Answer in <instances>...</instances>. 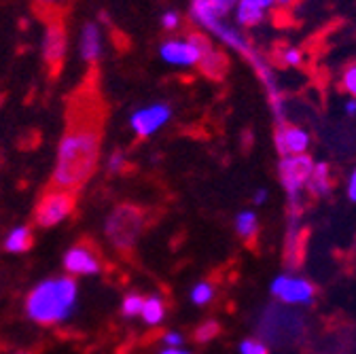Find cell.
<instances>
[{
    "mask_svg": "<svg viewBox=\"0 0 356 354\" xmlns=\"http://www.w3.org/2000/svg\"><path fill=\"white\" fill-rule=\"evenodd\" d=\"M102 159V129L100 119L87 111L72 117L56 149L51 172V187L70 193L81 191L98 172Z\"/></svg>",
    "mask_w": 356,
    "mask_h": 354,
    "instance_id": "obj_1",
    "label": "cell"
},
{
    "mask_svg": "<svg viewBox=\"0 0 356 354\" xmlns=\"http://www.w3.org/2000/svg\"><path fill=\"white\" fill-rule=\"evenodd\" d=\"M79 282L68 274L38 280L26 295V316L38 327L66 325L79 309Z\"/></svg>",
    "mask_w": 356,
    "mask_h": 354,
    "instance_id": "obj_2",
    "label": "cell"
},
{
    "mask_svg": "<svg viewBox=\"0 0 356 354\" xmlns=\"http://www.w3.org/2000/svg\"><path fill=\"white\" fill-rule=\"evenodd\" d=\"M147 230V212L136 204L115 206L102 225V236L117 252H131Z\"/></svg>",
    "mask_w": 356,
    "mask_h": 354,
    "instance_id": "obj_3",
    "label": "cell"
},
{
    "mask_svg": "<svg viewBox=\"0 0 356 354\" xmlns=\"http://www.w3.org/2000/svg\"><path fill=\"white\" fill-rule=\"evenodd\" d=\"M210 36L202 30L189 32L187 36H170L159 45V58L168 66H178V68H195L200 66V60L204 54L212 49Z\"/></svg>",
    "mask_w": 356,
    "mask_h": 354,
    "instance_id": "obj_4",
    "label": "cell"
},
{
    "mask_svg": "<svg viewBox=\"0 0 356 354\" xmlns=\"http://www.w3.org/2000/svg\"><path fill=\"white\" fill-rule=\"evenodd\" d=\"M76 206V193L49 187L34 206V225L40 230H54L72 216Z\"/></svg>",
    "mask_w": 356,
    "mask_h": 354,
    "instance_id": "obj_5",
    "label": "cell"
},
{
    "mask_svg": "<svg viewBox=\"0 0 356 354\" xmlns=\"http://www.w3.org/2000/svg\"><path fill=\"white\" fill-rule=\"evenodd\" d=\"M62 268L72 278H94L102 274V257L100 252L87 242H79L68 246L62 257Z\"/></svg>",
    "mask_w": 356,
    "mask_h": 354,
    "instance_id": "obj_6",
    "label": "cell"
},
{
    "mask_svg": "<svg viewBox=\"0 0 356 354\" xmlns=\"http://www.w3.org/2000/svg\"><path fill=\"white\" fill-rule=\"evenodd\" d=\"M314 166H316V161L312 159L307 153L280 157V161H278V179H280V185L284 187L286 195L303 193Z\"/></svg>",
    "mask_w": 356,
    "mask_h": 354,
    "instance_id": "obj_7",
    "label": "cell"
},
{
    "mask_svg": "<svg viewBox=\"0 0 356 354\" xmlns=\"http://www.w3.org/2000/svg\"><path fill=\"white\" fill-rule=\"evenodd\" d=\"M172 119V106L168 102H151L129 115V127L138 138H151L161 131Z\"/></svg>",
    "mask_w": 356,
    "mask_h": 354,
    "instance_id": "obj_8",
    "label": "cell"
},
{
    "mask_svg": "<svg viewBox=\"0 0 356 354\" xmlns=\"http://www.w3.org/2000/svg\"><path fill=\"white\" fill-rule=\"evenodd\" d=\"M270 291L284 305H307L314 301V295H316L314 284L297 276H289V274L276 276L274 282L270 284Z\"/></svg>",
    "mask_w": 356,
    "mask_h": 354,
    "instance_id": "obj_9",
    "label": "cell"
},
{
    "mask_svg": "<svg viewBox=\"0 0 356 354\" xmlns=\"http://www.w3.org/2000/svg\"><path fill=\"white\" fill-rule=\"evenodd\" d=\"M303 212H289L286 218V238H284V265L289 270H299L305 259L307 230L301 223Z\"/></svg>",
    "mask_w": 356,
    "mask_h": 354,
    "instance_id": "obj_10",
    "label": "cell"
},
{
    "mask_svg": "<svg viewBox=\"0 0 356 354\" xmlns=\"http://www.w3.org/2000/svg\"><path fill=\"white\" fill-rule=\"evenodd\" d=\"M68 54V32L60 19H51L44 26L42 38H40V56L47 62V66L58 68Z\"/></svg>",
    "mask_w": 356,
    "mask_h": 354,
    "instance_id": "obj_11",
    "label": "cell"
},
{
    "mask_svg": "<svg viewBox=\"0 0 356 354\" xmlns=\"http://www.w3.org/2000/svg\"><path fill=\"white\" fill-rule=\"evenodd\" d=\"M274 147H276V151H278L280 157L307 153V149H309V134H307L303 127L293 125L289 121L276 123V129H274Z\"/></svg>",
    "mask_w": 356,
    "mask_h": 354,
    "instance_id": "obj_12",
    "label": "cell"
},
{
    "mask_svg": "<svg viewBox=\"0 0 356 354\" xmlns=\"http://www.w3.org/2000/svg\"><path fill=\"white\" fill-rule=\"evenodd\" d=\"M76 51L85 64H98L102 60V56H104V32H102L100 24L87 22L81 26L79 38H76Z\"/></svg>",
    "mask_w": 356,
    "mask_h": 354,
    "instance_id": "obj_13",
    "label": "cell"
},
{
    "mask_svg": "<svg viewBox=\"0 0 356 354\" xmlns=\"http://www.w3.org/2000/svg\"><path fill=\"white\" fill-rule=\"evenodd\" d=\"M208 79L212 81H220L225 79L227 70H229V58L225 51H220L216 47H212L208 54H204V58L200 60V66H197Z\"/></svg>",
    "mask_w": 356,
    "mask_h": 354,
    "instance_id": "obj_14",
    "label": "cell"
},
{
    "mask_svg": "<svg viewBox=\"0 0 356 354\" xmlns=\"http://www.w3.org/2000/svg\"><path fill=\"white\" fill-rule=\"evenodd\" d=\"M34 244V234L28 225H15L11 227L7 234H5V240H3V248L9 252V255H24L32 248Z\"/></svg>",
    "mask_w": 356,
    "mask_h": 354,
    "instance_id": "obj_15",
    "label": "cell"
},
{
    "mask_svg": "<svg viewBox=\"0 0 356 354\" xmlns=\"http://www.w3.org/2000/svg\"><path fill=\"white\" fill-rule=\"evenodd\" d=\"M312 198H327L333 191V179H331V166L329 163H316L312 170V176L305 185Z\"/></svg>",
    "mask_w": 356,
    "mask_h": 354,
    "instance_id": "obj_16",
    "label": "cell"
},
{
    "mask_svg": "<svg viewBox=\"0 0 356 354\" xmlns=\"http://www.w3.org/2000/svg\"><path fill=\"white\" fill-rule=\"evenodd\" d=\"M265 11L257 0H240L236 7V22L242 28H254L265 19Z\"/></svg>",
    "mask_w": 356,
    "mask_h": 354,
    "instance_id": "obj_17",
    "label": "cell"
},
{
    "mask_svg": "<svg viewBox=\"0 0 356 354\" xmlns=\"http://www.w3.org/2000/svg\"><path fill=\"white\" fill-rule=\"evenodd\" d=\"M165 314H168V307H165V301L159 295L145 297L140 319H143V323L147 327H159L165 321Z\"/></svg>",
    "mask_w": 356,
    "mask_h": 354,
    "instance_id": "obj_18",
    "label": "cell"
},
{
    "mask_svg": "<svg viewBox=\"0 0 356 354\" xmlns=\"http://www.w3.org/2000/svg\"><path fill=\"white\" fill-rule=\"evenodd\" d=\"M236 232L242 240H252L259 234V218L252 210H242L236 214Z\"/></svg>",
    "mask_w": 356,
    "mask_h": 354,
    "instance_id": "obj_19",
    "label": "cell"
},
{
    "mask_svg": "<svg viewBox=\"0 0 356 354\" xmlns=\"http://www.w3.org/2000/svg\"><path fill=\"white\" fill-rule=\"evenodd\" d=\"M143 305H145V297L140 293H127L121 299V314H123V319H136V316H140Z\"/></svg>",
    "mask_w": 356,
    "mask_h": 354,
    "instance_id": "obj_20",
    "label": "cell"
},
{
    "mask_svg": "<svg viewBox=\"0 0 356 354\" xmlns=\"http://www.w3.org/2000/svg\"><path fill=\"white\" fill-rule=\"evenodd\" d=\"M189 299L193 305L202 307V305H208L212 299H214V287L210 282H197L193 284L191 293H189Z\"/></svg>",
    "mask_w": 356,
    "mask_h": 354,
    "instance_id": "obj_21",
    "label": "cell"
},
{
    "mask_svg": "<svg viewBox=\"0 0 356 354\" xmlns=\"http://www.w3.org/2000/svg\"><path fill=\"white\" fill-rule=\"evenodd\" d=\"M125 168H127V155L123 151H113L106 155L104 170L108 174H121V172H125Z\"/></svg>",
    "mask_w": 356,
    "mask_h": 354,
    "instance_id": "obj_22",
    "label": "cell"
},
{
    "mask_svg": "<svg viewBox=\"0 0 356 354\" xmlns=\"http://www.w3.org/2000/svg\"><path fill=\"white\" fill-rule=\"evenodd\" d=\"M218 333H220V325H218L216 321H206L204 325H200V327L195 329L193 337H195V341L206 344V341H212Z\"/></svg>",
    "mask_w": 356,
    "mask_h": 354,
    "instance_id": "obj_23",
    "label": "cell"
},
{
    "mask_svg": "<svg viewBox=\"0 0 356 354\" xmlns=\"http://www.w3.org/2000/svg\"><path fill=\"white\" fill-rule=\"evenodd\" d=\"M280 64L286 68H299L303 64V54L297 47H284L280 51Z\"/></svg>",
    "mask_w": 356,
    "mask_h": 354,
    "instance_id": "obj_24",
    "label": "cell"
},
{
    "mask_svg": "<svg viewBox=\"0 0 356 354\" xmlns=\"http://www.w3.org/2000/svg\"><path fill=\"white\" fill-rule=\"evenodd\" d=\"M341 90L350 96L356 98V64L348 66L341 74Z\"/></svg>",
    "mask_w": 356,
    "mask_h": 354,
    "instance_id": "obj_25",
    "label": "cell"
},
{
    "mask_svg": "<svg viewBox=\"0 0 356 354\" xmlns=\"http://www.w3.org/2000/svg\"><path fill=\"white\" fill-rule=\"evenodd\" d=\"M181 24H183V17H181V13L178 11H174V9H168V11H163V15H161V28L165 30V32H176L178 28H181Z\"/></svg>",
    "mask_w": 356,
    "mask_h": 354,
    "instance_id": "obj_26",
    "label": "cell"
},
{
    "mask_svg": "<svg viewBox=\"0 0 356 354\" xmlns=\"http://www.w3.org/2000/svg\"><path fill=\"white\" fill-rule=\"evenodd\" d=\"M34 3L44 13H58V11H62L64 7L70 5V0H34Z\"/></svg>",
    "mask_w": 356,
    "mask_h": 354,
    "instance_id": "obj_27",
    "label": "cell"
},
{
    "mask_svg": "<svg viewBox=\"0 0 356 354\" xmlns=\"http://www.w3.org/2000/svg\"><path fill=\"white\" fill-rule=\"evenodd\" d=\"M240 354H270V350L259 339H244L240 344Z\"/></svg>",
    "mask_w": 356,
    "mask_h": 354,
    "instance_id": "obj_28",
    "label": "cell"
},
{
    "mask_svg": "<svg viewBox=\"0 0 356 354\" xmlns=\"http://www.w3.org/2000/svg\"><path fill=\"white\" fill-rule=\"evenodd\" d=\"M208 3H210V7H212L220 17H225V15H229V13L238 7L240 0H208Z\"/></svg>",
    "mask_w": 356,
    "mask_h": 354,
    "instance_id": "obj_29",
    "label": "cell"
},
{
    "mask_svg": "<svg viewBox=\"0 0 356 354\" xmlns=\"http://www.w3.org/2000/svg\"><path fill=\"white\" fill-rule=\"evenodd\" d=\"M161 339H163V344L170 346V348H181V346L185 344V335H183L181 331H165Z\"/></svg>",
    "mask_w": 356,
    "mask_h": 354,
    "instance_id": "obj_30",
    "label": "cell"
},
{
    "mask_svg": "<svg viewBox=\"0 0 356 354\" xmlns=\"http://www.w3.org/2000/svg\"><path fill=\"white\" fill-rule=\"evenodd\" d=\"M348 198L356 204V168L352 170L350 179H348Z\"/></svg>",
    "mask_w": 356,
    "mask_h": 354,
    "instance_id": "obj_31",
    "label": "cell"
},
{
    "mask_svg": "<svg viewBox=\"0 0 356 354\" xmlns=\"http://www.w3.org/2000/svg\"><path fill=\"white\" fill-rule=\"evenodd\" d=\"M252 202H254L257 206H263V204L267 202V189H259V191L252 195Z\"/></svg>",
    "mask_w": 356,
    "mask_h": 354,
    "instance_id": "obj_32",
    "label": "cell"
},
{
    "mask_svg": "<svg viewBox=\"0 0 356 354\" xmlns=\"http://www.w3.org/2000/svg\"><path fill=\"white\" fill-rule=\"evenodd\" d=\"M343 113H346L348 117H354V115H356V98H350V100L343 104Z\"/></svg>",
    "mask_w": 356,
    "mask_h": 354,
    "instance_id": "obj_33",
    "label": "cell"
},
{
    "mask_svg": "<svg viewBox=\"0 0 356 354\" xmlns=\"http://www.w3.org/2000/svg\"><path fill=\"white\" fill-rule=\"evenodd\" d=\"M157 354H191L189 350H185L183 346L181 348H170V346H165L163 350H159Z\"/></svg>",
    "mask_w": 356,
    "mask_h": 354,
    "instance_id": "obj_34",
    "label": "cell"
},
{
    "mask_svg": "<svg viewBox=\"0 0 356 354\" xmlns=\"http://www.w3.org/2000/svg\"><path fill=\"white\" fill-rule=\"evenodd\" d=\"M257 3H259L263 9H272V7H276V5H278V0H257Z\"/></svg>",
    "mask_w": 356,
    "mask_h": 354,
    "instance_id": "obj_35",
    "label": "cell"
},
{
    "mask_svg": "<svg viewBox=\"0 0 356 354\" xmlns=\"http://www.w3.org/2000/svg\"><path fill=\"white\" fill-rule=\"evenodd\" d=\"M295 3H299V0H278V5H280V7H284V9L293 7Z\"/></svg>",
    "mask_w": 356,
    "mask_h": 354,
    "instance_id": "obj_36",
    "label": "cell"
},
{
    "mask_svg": "<svg viewBox=\"0 0 356 354\" xmlns=\"http://www.w3.org/2000/svg\"><path fill=\"white\" fill-rule=\"evenodd\" d=\"M17 354H30V352H17Z\"/></svg>",
    "mask_w": 356,
    "mask_h": 354,
    "instance_id": "obj_37",
    "label": "cell"
}]
</instances>
